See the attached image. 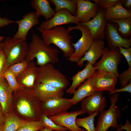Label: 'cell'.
<instances>
[{
	"instance_id": "obj_31",
	"label": "cell",
	"mask_w": 131,
	"mask_h": 131,
	"mask_svg": "<svg viewBox=\"0 0 131 131\" xmlns=\"http://www.w3.org/2000/svg\"><path fill=\"white\" fill-rule=\"evenodd\" d=\"M3 77L7 80L13 91H16L21 87L17 81L16 78L8 67L6 69Z\"/></svg>"
},
{
	"instance_id": "obj_44",
	"label": "cell",
	"mask_w": 131,
	"mask_h": 131,
	"mask_svg": "<svg viewBox=\"0 0 131 131\" xmlns=\"http://www.w3.org/2000/svg\"><path fill=\"white\" fill-rule=\"evenodd\" d=\"M4 125V123H0V131H3Z\"/></svg>"
},
{
	"instance_id": "obj_40",
	"label": "cell",
	"mask_w": 131,
	"mask_h": 131,
	"mask_svg": "<svg viewBox=\"0 0 131 131\" xmlns=\"http://www.w3.org/2000/svg\"><path fill=\"white\" fill-rule=\"evenodd\" d=\"M120 125V127L117 129L116 131H121L123 130H126L127 131H131V124L128 119L126 120L124 125Z\"/></svg>"
},
{
	"instance_id": "obj_11",
	"label": "cell",
	"mask_w": 131,
	"mask_h": 131,
	"mask_svg": "<svg viewBox=\"0 0 131 131\" xmlns=\"http://www.w3.org/2000/svg\"><path fill=\"white\" fill-rule=\"evenodd\" d=\"M85 113L81 109L69 112L66 111L48 117L55 123L64 127L70 131H87L78 127L76 123L77 117Z\"/></svg>"
},
{
	"instance_id": "obj_17",
	"label": "cell",
	"mask_w": 131,
	"mask_h": 131,
	"mask_svg": "<svg viewBox=\"0 0 131 131\" xmlns=\"http://www.w3.org/2000/svg\"><path fill=\"white\" fill-rule=\"evenodd\" d=\"M39 18L35 12H30L23 15L21 19L15 21V23L18 25V28L13 37L26 41L29 30L32 27L39 24Z\"/></svg>"
},
{
	"instance_id": "obj_9",
	"label": "cell",
	"mask_w": 131,
	"mask_h": 131,
	"mask_svg": "<svg viewBox=\"0 0 131 131\" xmlns=\"http://www.w3.org/2000/svg\"><path fill=\"white\" fill-rule=\"evenodd\" d=\"M105 37L109 50L114 49L120 47L128 48L131 46V38H122L118 32L117 25L111 22L106 21Z\"/></svg>"
},
{
	"instance_id": "obj_27",
	"label": "cell",
	"mask_w": 131,
	"mask_h": 131,
	"mask_svg": "<svg viewBox=\"0 0 131 131\" xmlns=\"http://www.w3.org/2000/svg\"><path fill=\"white\" fill-rule=\"evenodd\" d=\"M108 21L117 25L118 32L122 38L125 39L131 38V17Z\"/></svg>"
},
{
	"instance_id": "obj_30",
	"label": "cell",
	"mask_w": 131,
	"mask_h": 131,
	"mask_svg": "<svg viewBox=\"0 0 131 131\" xmlns=\"http://www.w3.org/2000/svg\"><path fill=\"white\" fill-rule=\"evenodd\" d=\"M43 127H47L55 131H65L67 128L55 123L46 115L42 114L39 120Z\"/></svg>"
},
{
	"instance_id": "obj_8",
	"label": "cell",
	"mask_w": 131,
	"mask_h": 131,
	"mask_svg": "<svg viewBox=\"0 0 131 131\" xmlns=\"http://www.w3.org/2000/svg\"><path fill=\"white\" fill-rule=\"evenodd\" d=\"M122 55L118 48L108 50L101 59L93 66L95 70H101L114 74L118 77V66L121 61Z\"/></svg>"
},
{
	"instance_id": "obj_39",
	"label": "cell",
	"mask_w": 131,
	"mask_h": 131,
	"mask_svg": "<svg viewBox=\"0 0 131 131\" xmlns=\"http://www.w3.org/2000/svg\"><path fill=\"white\" fill-rule=\"evenodd\" d=\"M15 21L10 19L6 17H2L0 15V28L15 23Z\"/></svg>"
},
{
	"instance_id": "obj_13",
	"label": "cell",
	"mask_w": 131,
	"mask_h": 131,
	"mask_svg": "<svg viewBox=\"0 0 131 131\" xmlns=\"http://www.w3.org/2000/svg\"><path fill=\"white\" fill-rule=\"evenodd\" d=\"M70 23L77 25L80 23L77 17L73 15L68 10L63 9L56 12L54 16L49 20L43 21L39 27L46 30Z\"/></svg>"
},
{
	"instance_id": "obj_32",
	"label": "cell",
	"mask_w": 131,
	"mask_h": 131,
	"mask_svg": "<svg viewBox=\"0 0 131 131\" xmlns=\"http://www.w3.org/2000/svg\"><path fill=\"white\" fill-rule=\"evenodd\" d=\"M43 127L39 121L27 122L16 131H38Z\"/></svg>"
},
{
	"instance_id": "obj_34",
	"label": "cell",
	"mask_w": 131,
	"mask_h": 131,
	"mask_svg": "<svg viewBox=\"0 0 131 131\" xmlns=\"http://www.w3.org/2000/svg\"><path fill=\"white\" fill-rule=\"evenodd\" d=\"M99 7L106 10L115 5L121 3L122 0H93Z\"/></svg>"
},
{
	"instance_id": "obj_7",
	"label": "cell",
	"mask_w": 131,
	"mask_h": 131,
	"mask_svg": "<svg viewBox=\"0 0 131 131\" xmlns=\"http://www.w3.org/2000/svg\"><path fill=\"white\" fill-rule=\"evenodd\" d=\"M118 77L101 70H96L90 79L92 87L96 91H111L115 89Z\"/></svg>"
},
{
	"instance_id": "obj_29",
	"label": "cell",
	"mask_w": 131,
	"mask_h": 131,
	"mask_svg": "<svg viewBox=\"0 0 131 131\" xmlns=\"http://www.w3.org/2000/svg\"><path fill=\"white\" fill-rule=\"evenodd\" d=\"M99 113L96 111L94 113L89 114L88 116L82 118H76V123L79 127H82L87 131H96V128L94 124L95 117Z\"/></svg>"
},
{
	"instance_id": "obj_6",
	"label": "cell",
	"mask_w": 131,
	"mask_h": 131,
	"mask_svg": "<svg viewBox=\"0 0 131 131\" xmlns=\"http://www.w3.org/2000/svg\"><path fill=\"white\" fill-rule=\"evenodd\" d=\"M67 29L70 32L74 30L78 29L82 33L81 37L77 42L72 43L74 51L67 59L70 62L77 63L88 50L93 40L88 28L85 26L81 25L80 23L74 26H69Z\"/></svg>"
},
{
	"instance_id": "obj_25",
	"label": "cell",
	"mask_w": 131,
	"mask_h": 131,
	"mask_svg": "<svg viewBox=\"0 0 131 131\" xmlns=\"http://www.w3.org/2000/svg\"><path fill=\"white\" fill-rule=\"evenodd\" d=\"M17 108L19 113L23 115L40 118V109H35L25 98H22L19 99L17 104Z\"/></svg>"
},
{
	"instance_id": "obj_23",
	"label": "cell",
	"mask_w": 131,
	"mask_h": 131,
	"mask_svg": "<svg viewBox=\"0 0 131 131\" xmlns=\"http://www.w3.org/2000/svg\"><path fill=\"white\" fill-rule=\"evenodd\" d=\"M96 91L92 87L90 77L85 80L73 93V96L71 99L73 105H76Z\"/></svg>"
},
{
	"instance_id": "obj_19",
	"label": "cell",
	"mask_w": 131,
	"mask_h": 131,
	"mask_svg": "<svg viewBox=\"0 0 131 131\" xmlns=\"http://www.w3.org/2000/svg\"><path fill=\"white\" fill-rule=\"evenodd\" d=\"M38 67L32 60L17 77V81L21 87L33 88L35 82Z\"/></svg>"
},
{
	"instance_id": "obj_33",
	"label": "cell",
	"mask_w": 131,
	"mask_h": 131,
	"mask_svg": "<svg viewBox=\"0 0 131 131\" xmlns=\"http://www.w3.org/2000/svg\"><path fill=\"white\" fill-rule=\"evenodd\" d=\"M29 63L25 59L21 62L10 66L8 68L16 78L26 67Z\"/></svg>"
},
{
	"instance_id": "obj_43",
	"label": "cell",
	"mask_w": 131,
	"mask_h": 131,
	"mask_svg": "<svg viewBox=\"0 0 131 131\" xmlns=\"http://www.w3.org/2000/svg\"><path fill=\"white\" fill-rule=\"evenodd\" d=\"M40 131H52L53 130L51 129L48 127H43Z\"/></svg>"
},
{
	"instance_id": "obj_2",
	"label": "cell",
	"mask_w": 131,
	"mask_h": 131,
	"mask_svg": "<svg viewBox=\"0 0 131 131\" xmlns=\"http://www.w3.org/2000/svg\"><path fill=\"white\" fill-rule=\"evenodd\" d=\"M41 33L43 42L47 46L51 44L58 47L62 51L63 55L68 58L72 55L74 49L72 45V36L70 32L64 27L59 26L46 30L37 27Z\"/></svg>"
},
{
	"instance_id": "obj_20",
	"label": "cell",
	"mask_w": 131,
	"mask_h": 131,
	"mask_svg": "<svg viewBox=\"0 0 131 131\" xmlns=\"http://www.w3.org/2000/svg\"><path fill=\"white\" fill-rule=\"evenodd\" d=\"M95 71L93 66L87 62L83 69L78 71L71 78L72 83L66 90V92L73 94L76 88L82 83L90 77Z\"/></svg>"
},
{
	"instance_id": "obj_46",
	"label": "cell",
	"mask_w": 131,
	"mask_h": 131,
	"mask_svg": "<svg viewBox=\"0 0 131 131\" xmlns=\"http://www.w3.org/2000/svg\"></svg>"
},
{
	"instance_id": "obj_24",
	"label": "cell",
	"mask_w": 131,
	"mask_h": 131,
	"mask_svg": "<svg viewBox=\"0 0 131 131\" xmlns=\"http://www.w3.org/2000/svg\"><path fill=\"white\" fill-rule=\"evenodd\" d=\"M128 17H131V11L125 9L121 3L106 9L104 15V19L107 21Z\"/></svg>"
},
{
	"instance_id": "obj_22",
	"label": "cell",
	"mask_w": 131,
	"mask_h": 131,
	"mask_svg": "<svg viewBox=\"0 0 131 131\" xmlns=\"http://www.w3.org/2000/svg\"><path fill=\"white\" fill-rule=\"evenodd\" d=\"M48 0H32L30 2L32 7L36 10L35 13L39 17L42 16L48 20L51 18L56 12L50 6Z\"/></svg>"
},
{
	"instance_id": "obj_35",
	"label": "cell",
	"mask_w": 131,
	"mask_h": 131,
	"mask_svg": "<svg viewBox=\"0 0 131 131\" xmlns=\"http://www.w3.org/2000/svg\"><path fill=\"white\" fill-rule=\"evenodd\" d=\"M118 78L121 88L126 86L131 81V67H128L127 70L119 74Z\"/></svg>"
},
{
	"instance_id": "obj_1",
	"label": "cell",
	"mask_w": 131,
	"mask_h": 131,
	"mask_svg": "<svg viewBox=\"0 0 131 131\" xmlns=\"http://www.w3.org/2000/svg\"><path fill=\"white\" fill-rule=\"evenodd\" d=\"M29 44L25 59L29 63L34 58L37 59V64L39 66L48 63L53 64L59 61L58 49L51 46H47L44 44L42 38L35 33L33 30Z\"/></svg>"
},
{
	"instance_id": "obj_37",
	"label": "cell",
	"mask_w": 131,
	"mask_h": 131,
	"mask_svg": "<svg viewBox=\"0 0 131 131\" xmlns=\"http://www.w3.org/2000/svg\"><path fill=\"white\" fill-rule=\"evenodd\" d=\"M122 55L125 58L128 63V67H131V48H124L120 47L118 48Z\"/></svg>"
},
{
	"instance_id": "obj_10",
	"label": "cell",
	"mask_w": 131,
	"mask_h": 131,
	"mask_svg": "<svg viewBox=\"0 0 131 131\" xmlns=\"http://www.w3.org/2000/svg\"><path fill=\"white\" fill-rule=\"evenodd\" d=\"M41 108L44 114L48 117L67 111L74 105L71 98L58 97L42 102Z\"/></svg>"
},
{
	"instance_id": "obj_4",
	"label": "cell",
	"mask_w": 131,
	"mask_h": 131,
	"mask_svg": "<svg viewBox=\"0 0 131 131\" xmlns=\"http://www.w3.org/2000/svg\"><path fill=\"white\" fill-rule=\"evenodd\" d=\"M35 82L48 83L63 90L69 84L65 75L51 63L38 67Z\"/></svg>"
},
{
	"instance_id": "obj_21",
	"label": "cell",
	"mask_w": 131,
	"mask_h": 131,
	"mask_svg": "<svg viewBox=\"0 0 131 131\" xmlns=\"http://www.w3.org/2000/svg\"><path fill=\"white\" fill-rule=\"evenodd\" d=\"M12 92L6 79L0 78V104L4 113H7L11 108Z\"/></svg>"
},
{
	"instance_id": "obj_15",
	"label": "cell",
	"mask_w": 131,
	"mask_h": 131,
	"mask_svg": "<svg viewBox=\"0 0 131 131\" xmlns=\"http://www.w3.org/2000/svg\"><path fill=\"white\" fill-rule=\"evenodd\" d=\"M109 49L105 46L104 40H94L84 56L77 63V65L82 67L84 62L87 61L93 66L98 59Z\"/></svg>"
},
{
	"instance_id": "obj_38",
	"label": "cell",
	"mask_w": 131,
	"mask_h": 131,
	"mask_svg": "<svg viewBox=\"0 0 131 131\" xmlns=\"http://www.w3.org/2000/svg\"><path fill=\"white\" fill-rule=\"evenodd\" d=\"M122 92H127L131 93V81L125 86L122 88L121 89H115L112 91L109 92V95L113 94L116 93Z\"/></svg>"
},
{
	"instance_id": "obj_41",
	"label": "cell",
	"mask_w": 131,
	"mask_h": 131,
	"mask_svg": "<svg viewBox=\"0 0 131 131\" xmlns=\"http://www.w3.org/2000/svg\"><path fill=\"white\" fill-rule=\"evenodd\" d=\"M123 7L127 10L131 11V0H122L121 3Z\"/></svg>"
},
{
	"instance_id": "obj_18",
	"label": "cell",
	"mask_w": 131,
	"mask_h": 131,
	"mask_svg": "<svg viewBox=\"0 0 131 131\" xmlns=\"http://www.w3.org/2000/svg\"><path fill=\"white\" fill-rule=\"evenodd\" d=\"M76 16L80 23L89 21L97 14L99 7L95 3L88 0H76Z\"/></svg>"
},
{
	"instance_id": "obj_12",
	"label": "cell",
	"mask_w": 131,
	"mask_h": 131,
	"mask_svg": "<svg viewBox=\"0 0 131 131\" xmlns=\"http://www.w3.org/2000/svg\"><path fill=\"white\" fill-rule=\"evenodd\" d=\"M105 9L99 7L97 15L91 20L86 22L80 23L81 25L87 27L93 40H104L106 20L104 18Z\"/></svg>"
},
{
	"instance_id": "obj_36",
	"label": "cell",
	"mask_w": 131,
	"mask_h": 131,
	"mask_svg": "<svg viewBox=\"0 0 131 131\" xmlns=\"http://www.w3.org/2000/svg\"><path fill=\"white\" fill-rule=\"evenodd\" d=\"M6 55L4 49L0 43V78L3 77L6 68Z\"/></svg>"
},
{
	"instance_id": "obj_5",
	"label": "cell",
	"mask_w": 131,
	"mask_h": 131,
	"mask_svg": "<svg viewBox=\"0 0 131 131\" xmlns=\"http://www.w3.org/2000/svg\"><path fill=\"white\" fill-rule=\"evenodd\" d=\"M118 98V93L114 94L110 97V107L108 110H104L99 113L96 131H106L111 127L115 129L120 127L117 120L121 115V111L116 105Z\"/></svg>"
},
{
	"instance_id": "obj_14",
	"label": "cell",
	"mask_w": 131,
	"mask_h": 131,
	"mask_svg": "<svg viewBox=\"0 0 131 131\" xmlns=\"http://www.w3.org/2000/svg\"><path fill=\"white\" fill-rule=\"evenodd\" d=\"M103 94V91H96L83 99L81 101L82 109L89 115L96 111L100 112L107 105L106 100Z\"/></svg>"
},
{
	"instance_id": "obj_45",
	"label": "cell",
	"mask_w": 131,
	"mask_h": 131,
	"mask_svg": "<svg viewBox=\"0 0 131 131\" xmlns=\"http://www.w3.org/2000/svg\"><path fill=\"white\" fill-rule=\"evenodd\" d=\"M5 38L4 36H0V42H2L3 41Z\"/></svg>"
},
{
	"instance_id": "obj_16",
	"label": "cell",
	"mask_w": 131,
	"mask_h": 131,
	"mask_svg": "<svg viewBox=\"0 0 131 131\" xmlns=\"http://www.w3.org/2000/svg\"><path fill=\"white\" fill-rule=\"evenodd\" d=\"M33 89L35 96L42 102L64 95L63 90L46 83L35 82Z\"/></svg>"
},
{
	"instance_id": "obj_3",
	"label": "cell",
	"mask_w": 131,
	"mask_h": 131,
	"mask_svg": "<svg viewBox=\"0 0 131 131\" xmlns=\"http://www.w3.org/2000/svg\"><path fill=\"white\" fill-rule=\"evenodd\" d=\"M1 43L6 55V68L25 59L29 46L26 41L7 37Z\"/></svg>"
},
{
	"instance_id": "obj_28",
	"label": "cell",
	"mask_w": 131,
	"mask_h": 131,
	"mask_svg": "<svg viewBox=\"0 0 131 131\" xmlns=\"http://www.w3.org/2000/svg\"><path fill=\"white\" fill-rule=\"evenodd\" d=\"M27 122L14 114H9L5 119L3 131H16Z\"/></svg>"
},
{
	"instance_id": "obj_26",
	"label": "cell",
	"mask_w": 131,
	"mask_h": 131,
	"mask_svg": "<svg viewBox=\"0 0 131 131\" xmlns=\"http://www.w3.org/2000/svg\"><path fill=\"white\" fill-rule=\"evenodd\" d=\"M51 3L53 4L54 11L57 12L63 9L68 10L73 15L76 16L77 8L76 0H50Z\"/></svg>"
},
{
	"instance_id": "obj_42",
	"label": "cell",
	"mask_w": 131,
	"mask_h": 131,
	"mask_svg": "<svg viewBox=\"0 0 131 131\" xmlns=\"http://www.w3.org/2000/svg\"><path fill=\"white\" fill-rule=\"evenodd\" d=\"M5 118L4 116L0 107V123H4Z\"/></svg>"
}]
</instances>
